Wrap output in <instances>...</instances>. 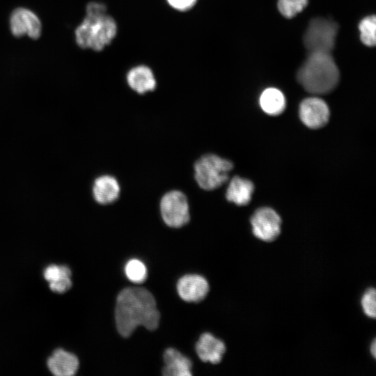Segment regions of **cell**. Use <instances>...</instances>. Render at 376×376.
<instances>
[{
	"mask_svg": "<svg viewBox=\"0 0 376 376\" xmlns=\"http://www.w3.org/2000/svg\"><path fill=\"white\" fill-rule=\"evenodd\" d=\"M115 318L118 333L127 338L140 325L155 329L160 315L150 292L143 288L130 287L121 290L117 297Z\"/></svg>",
	"mask_w": 376,
	"mask_h": 376,
	"instance_id": "6da1fadb",
	"label": "cell"
},
{
	"mask_svg": "<svg viewBox=\"0 0 376 376\" xmlns=\"http://www.w3.org/2000/svg\"><path fill=\"white\" fill-rule=\"evenodd\" d=\"M86 11V17L75 31L76 42L81 48L101 51L115 38L116 22L107 14L102 3L91 2Z\"/></svg>",
	"mask_w": 376,
	"mask_h": 376,
	"instance_id": "7a4b0ae2",
	"label": "cell"
},
{
	"mask_svg": "<svg viewBox=\"0 0 376 376\" xmlns=\"http://www.w3.org/2000/svg\"><path fill=\"white\" fill-rule=\"evenodd\" d=\"M297 80L311 93L326 94L336 86L339 71L329 53H309L298 71Z\"/></svg>",
	"mask_w": 376,
	"mask_h": 376,
	"instance_id": "3957f363",
	"label": "cell"
},
{
	"mask_svg": "<svg viewBox=\"0 0 376 376\" xmlns=\"http://www.w3.org/2000/svg\"><path fill=\"white\" fill-rule=\"evenodd\" d=\"M193 177L203 191H210L221 187L229 179L233 162L219 155L208 152L200 155L194 162Z\"/></svg>",
	"mask_w": 376,
	"mask_h": 376,
	"instance_id": "277c9868",
	"label": "cell"
},
{
	"mask_svg": "<svg viewBox=\"0 0 376 376\" xmlns=\"http://www.w3.org/2000/svg\"><path fill=\"white\" fill-rule=\"evenodd\" d=\"M161 217L169 227L179 228L190 221V206L187 194L180 189L169 190L159 201Z\"/></svg>",
	"mask_w": 376,
	"mask_h": 376,
	"instance_id": "5b68a950",
	"label": "cell"
},
{
	"mask_svg": "<svg viewBox=\"0 0 376 376\" xmlns=\"http://www.w3.org/2000/svg\"><path fill=\"white\" fill-rule=\"evenodd\" d=\"M338 24L331 19H313L305 32L304 44L309 53H331L334 47Z\"/></svg>",
	"mask_w": 376,
	"mask_h": 376,
	"instance_id": "8992f818",
	"label": "cell"
},
{
	"mask_svg": "<svg viewBox=\"0 0 376 376\" xmlns=\"http://www.w3.org/2000/svg\"><path fill=\"white\" fill-rule=\"evenodd\" d=\"M250 222L254 236L263 242H272L281 233V219L270 207L258 209L251 217Z\"/></svg>",
	"mask_w": 376,
	"mask_h": 376,
	"instance_id": "52a82bcc",
	"label": "cell"
},
{
	"mask_svg": "<svg viewBox=\"0 0 376 376\" xmlns=\"http://www.w3.org/2000/svg\"><path fill=\"white\" fill-rule=\"evenodd\" d=\"M10 28L15 37L26 35L34 40L40 36L42 31L41 22L38 16L24 8H17L13 10L10 17Z\"/></svg>",
	"mask_w": 376,
	"mask_h": 376,
	"instance_id": "ba28073f",
	"label": "cell"
},
{
	"mask_svg": "<svg viewBox=\"0 0 376 376\" xmlns=\"http://www.w3.org/2000/svg\"><path fill=\"white\" fill-rule=\"evenodd\" d=\"M299 113L302 123L311 129L324 127L328 123L330 115L327 103L317 97L304 99L299 105Z\"/></svg>",
	"mask_w": 376,
	"mask_h": 376,
	"instance_id": "9c48e42d",
	"label": "cell"
},
{
	"mask_svg": "<svg viewBox=\"0 0 376 376\" xmlns=\"http://www.w3.org/2000/svg\"><path fill=\"white\" fill-rule=\"evenodd\" d=\"M121 194L118 180L109 174L97 177L92 185V194L95 201L101 205H108L117 202Z\"/></svg>",
	"mask_w": 376,
	"mask_h": 376,
	"instance_id": "30bf717a",
	"label": "cell"
},
{
	"mask_svg": "<svg viewBox=\"0 0 376 376\" xmlns=\"http://www.w3.org/2000/svg\"><path fill=\"white\" fill-rule=\"evenodd\" d=\"M179 296L188 302L203 300L209 291L207 280L197 274H187L180 278L177 283Z\"/></svg>",
	"mask_w": 376,
	"mask_h": 376,
	"instance_id": "8fae6325",
	"label": "cell"
},
{
	"mask_svg": "<svg viewBox=\"0 0 376 376\" xmlns=\"http://www.w3.org/2000/svg\"><path fill=\"white\" fill-rule=\"evenodd\" d=\"M196 351L201 361L217 364L222 359L226 345L211 334L204 333L196 344Z\"/></svg>",
	"mask_w": 376,
	"mask_h": 376,
	"instance_id": "7c38bea8",
	"label": "cell"
},
{
	"mask_svg": "<svg viewBox=\"0 0 376 376\" xmlns=\"http://www.w3.org/2000/svg\"><path fill=\"white\" fill-rule=\"evenodd\" d=\"M78 358L73 354L62 349L54 352L48 359L47 366L52 374L56 376H72L79 368Z\"/></svg>",
	"mask_w": 376,
	"mask_h": 376,
	"instance_id": "4fadbf2b",
	"label": "cell"
},
{
	"mask_svg": "<svg viewBox=\"0 0 376 376\" xmlns=\"http://www.w3.org/2000/svg\"><path fill=\"white\" fill-rule=\"evenodd\" d=\"M165 366L162 374L165 376H190L192 363L189 359L174 348H168L164 353Z\"/></svg>",
	"mask_w": 376,
	"mask_h": 376,
	"instance_id": "5bb4252c",
	"label": "cell"
},
{
	"mask_svg": "<svg viewBox=\"0 0 376 376\" xmlns=\"http://www.w3.org/2000/svg\"><path fill=\"white\" fill-rule=\"evenodd\" d=\"M254 191L253 182L240 176H234L229 182L226 191V198L239 206L249 204Z\"/></svg>",
	"mask_w": 376,
	"mask_h": 376,
	"instance_id": "9a60e30c",
	"label": "cell"
},
{
	"mask_svg": "<svg viewBox=\"0 0 376 376\" xmlns=\"http://www.w3.org/2000/svg\"><path fill=\"white\" fill-rule=\"evenodd\" d=\"M127 82L131 89L141 95L153 91L157 86L153 72L144 65L131 69L127 75Z\"/></svg>",
	"mask_w": 376,
	"mask_h": 376,
	"instance_id": "2e32d148",
	"label": "cell"
},
{
	"mask_svg": "<svg viewBox=\"0 0 376 376\" xmlns=\"http://www.w3.org/2000/svg\"><path fill=\"white\" fill-rule=\"evenodd\" d=\"M259 102L262 109L271 116L281 114L286 105L283 93L275 88H266L261 93Z\"/></svg>",
	"mask_w": 376,
	"mask_h": 376,
	"instance_id": "e0dca14e",
	"label": "cell"
},
{
	"mask_svg": "<svg viewBox=\"0 0 376 376\" xmlns=\"http://www.w3.org/2000/svg\"><path fill=\"white\" fill-rule=\"evenodd\" d=\"M361 32L360 38L361 42L368 46L373 47L376 43V18L375 15L368 16L363 18L359 24Z\"/></svg>",
	"mask_w": 376,
	"mask_h": 376,
	"instance_id": "ac0fdd59",
	"label": "cell"
},
{
	"mask_svg": "<svg viewBox=\"0 0 376 376\" xmlns=\"http://www.w3.org/2000/svg\"><path fill=\"white\" fill-rule=\"evenodd\" d=\"M125 273L127 279L135 283L144 282L148 274L144 263L136 258L127 261L125 266Z\"/></svg>",
	"mask_w": 376,
	"mask_h": 376,
	"instance_id": "d6986e66",
	"label": "cell"
},
{
	"mask_svg": "<svg viewBox=\"0 0 376 376\" xmlns=\"http://www.w3.org/2000/svg\"><path fill=\"white\" fill-rule=\"evenodd\" d=\"M308 0H279V12L286 18H292L306 6Z\"/></svg>",
	"mask_w": 376,
	"mask_h": 376,
	"instance_id": "ffe728a7",
	"label": "cell"
},
{
	"mask_svg": "<svg viewBox=\"0 0 376 376\" xmlns=\"http://www.w3.org/2000/svg\"><path fill=\"white\" fill-rule=\"evenodd\" d=\"M361 304L364 313L369 318L376 317V292L375 288L368 289L363 295Z\"/></svg>",
	"mask_w": 376,
	"mask_h": 376,
	"instance_id": "44dd1931",
	"label": "cell"
},
{
	"mask_svg": "<svg viewBox=\"0 0 376 376\" xmlns=\"http://www.w3.org/2000/svg\"><path fill=\"white\" fill-rule=\"evenodd\" d=\"M71 276L70 268L65 265H51L44 271V277L49 283L54 282L64 276Z\"/></svg>",
	"mask_w": 376,
	"mask_h": 376,
	"instance_id": "7402d4cb",
	"label": "cell"
},
{
	"mask_svg": "<svg viewBox=\"0 0 376 376\" xmlns=\"http://www.w3.org/2000/svg\"><path fill=\"white\" fill-rule=\"evenodd\" d=\"M72 286L70 276H64L58 281L49 283V288L53 292L63 293L68 290Z\"/></svg>",
	"mask_w": 376,
	"mask_h": 376,
	"instance_id": "603a6c76",
	"label": "cell"
},
{
	"mask_svg": "<svg viewBox=\"0 0 376 376\" xmlns=\"http://www.w3.org/2000/svg\"><path fill=\"white\" fill-rule=\"evenodd\" d=\"M167 1L173 8L185 11L191 8L196 0H167Z\"/></svg>",
	"mask_w": 376,
	"mask_h": 376,
	"instance_id": "cb8c5ba5",
	"label": "cell"
},
{
	"mask_svg": "<svg viewBox=\"0 0 376 376\" xmlns=\"http://www.w3.org/2000/svg\"><path fill=\"white\" fill-rule=\"evenodd\" d=\"M370 353L373 355L374 358L376 357V342L375 340H374L370 345Z\"/></svg>",
	"mask_w": 376,
	"mask_h": 376,
	"instance_id": "d4e9b609",
	"label": "cell"
}]
</instances>
